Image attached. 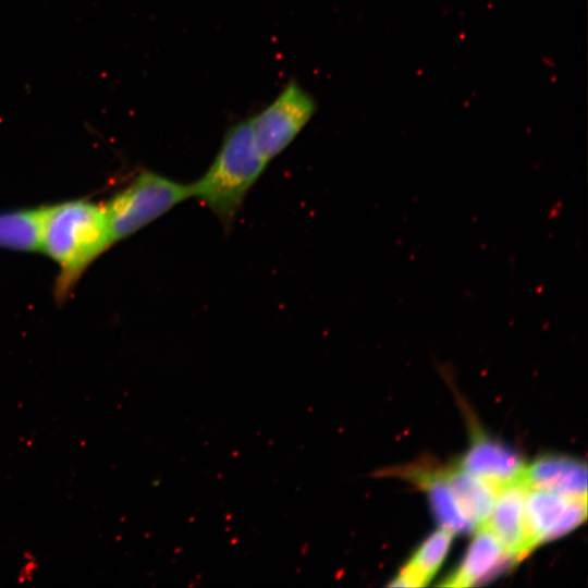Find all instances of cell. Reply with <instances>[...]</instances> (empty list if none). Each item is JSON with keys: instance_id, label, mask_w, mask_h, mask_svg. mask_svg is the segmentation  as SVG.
Wrapping results in <instances>:
<instances>
[{"instance_id": "obj_7", "label": "cell", "mask_w": 588, "mask_h": 588, "mask_svg": "<svg viewBox=\"0 0 588 588\" xmlns=\"http://www.w3.org/2000/svg\"><path fill=\"white\" fill-rule=\"evenodd\" d=\"M458 466L502 487L520 479L525 463L514 449L482 433H476Z\"/></svg>"}, {"instance_id": "obj_4", "label": "cell", "mask_w": 588, "mask_h": 588, "mask_svg": "<svg viewBox=\"0 0 588 588\" xmlns=\"http://www.w3.org/2000/svg\"><path fill=\"white\" fill-rule=\"evenodd\" d=\"M316 110L311 95L292 81L249 119L257 147L268 163L296 138Z\"/></svg>"}, {"instance_id": "obj_6", "label": "cell", "mask_w": 588, "mask_h": 588, "mask_svg": "<svg viewBox=\"0 0 588 588\" xmlns=\"http://www.w3.org/2000/svg\"><path fill=\"white\" fill-rule=\"evenodd\" d=\"M527 489L520 479L500 487L493 509L483 523L514 562L534 550L525 515Z\"/></svg>"}, {"instance_id": "obj_8", "label": "cell", "mask_w": 588, "mask_h": 588, "mask_svg": "<svg viewBox=\"0 0 588 588\" xmlns=\"http://www.w3.org/2000/svg\"><path fill=\"white\" fill-rule=\"evenodd\" d=\"M513 562L498 538L482 524L476 529V535L456 571L441 585L470 587L491 579Z\"/></svg>"}, {"instance_id": "obj_3", "label": "cell", "mask_w": 588, "mask_h": 588, "mask_svg": "<svg viewBox=\"0 0 588 588\" xmlns=\"http://www.w3.org/2000/svg\"><path fill=\"white\" fill-rule=\"evenodd\" d=\"M188 198L191 183L142 171L103 207L111 242L132 235Z\"/></svg>"}, {"instance_id": "obj_12", "label": "cell", "mask_w": 588, "mask_h": 588, "mask_svg": "<svg viewBox=\"0 0 588 588\" xmlns=\"http://www.w3.org/2000/svg\"><path fill=\"white\" fill-rule=\"evenodd\" d=\"M454 534L444 528L430 535L415 551L399 576L390 584L394 587L426 586L443 563Z\"/></svg>"}, {"instance_id": "obj_9", "label": "cell", "mask_w": 588, "mask_h": 588, "mask_svg": "<svg viewBox=\"0 0 588 588\" xmlns=\"http://www.w3.org/2000/svg\"><path fill=\"white\" fill-rule=\"evenodd\" d=\"M520 480L527 488L587 499V466L577 458L559 455L539 457L525 466Z\"/></svg>"}, {"instance_id": "obj_2", "label": "cell", "mask_w": 588, "mask_h": 588, "mask_svg": "<svg viewBox=\"0 0 588 588\" xmlns=\"http://www.w3.org/2000/svg\"><path fill=\"white\" fill-rule=\"evenodd\" d=\"M111 243L103 207L85 200L46 207L41 249L61 266L64 287Z\"/></svg>"}, {"instance_id": "obj_11", "label": "cell", "mask_w": 588, "mask_h": 588, "mask_svg": "<svg viewBox=\"0 0 588 588\" xmlns=\"http://www.w3.org/2000/svg\"><path fill=\"white\" fill-rule=\"evenodd\" d=\"M451 493L463 515L477 528L489 517L500 487L460 466L444 469Z\"/></svg>"}, {"instance_id": "obj_10", "label": "cell", "mask_w": 588, "mask_h": 588, "mask_svg": "<svg viewBox=\"0 0 588 588\" xmlns=\"http://www.w3.org/2000/svg\"><path fill=\"white\" fill-rule=\"evenodd\" d=\"M399 475L427 492L432 514L441 528L453 534H468L477 529L457 506L445 480L444 469L418 465L403 468Z\"/></svg>"}, {"instance_id": "obj_5", "label": "cell", "mask_w": 588, "mask_h": 588, "mask_svg": "<svg viewBox=\"0 0 588 588\" xmlns=\"http://www.w3.org/2000/svg\"><path fill=\"white\" fill-rule=\"evenodd\" d=\"M525 515L532 548L578 527L587 516V499L569 498L549 490L528 488Z\"/></svg>"}, {"instance_id": "obj_13", "label": "cell", "mask_w": 588, "mask_h": 588, "mask_svg": "<svg viewBox=\"0 0 588 588\" xmlns=\"http://www.w3.org/2000/svg\"><path fill=\"white\" fill-rule=\"evenodd\" d=\"M46 207L0 215V247L41 249Z\"/></svg>"}, {"instance_id": "obj_1", "label": "cell", "mask_w": 588, "mask_h": 588, "mask_svg": "<svg viewBox=\"0 0 588 588\" xmlns=\"http://www.w3.org/2000/svg\"><path fill=\"white\" fill-rule=\"evenodd\" d=\"M268 162L259 151L250 120L232 125L206 172L191 183L192 197L230 230Z\"/></svg>"}]
</instances>
